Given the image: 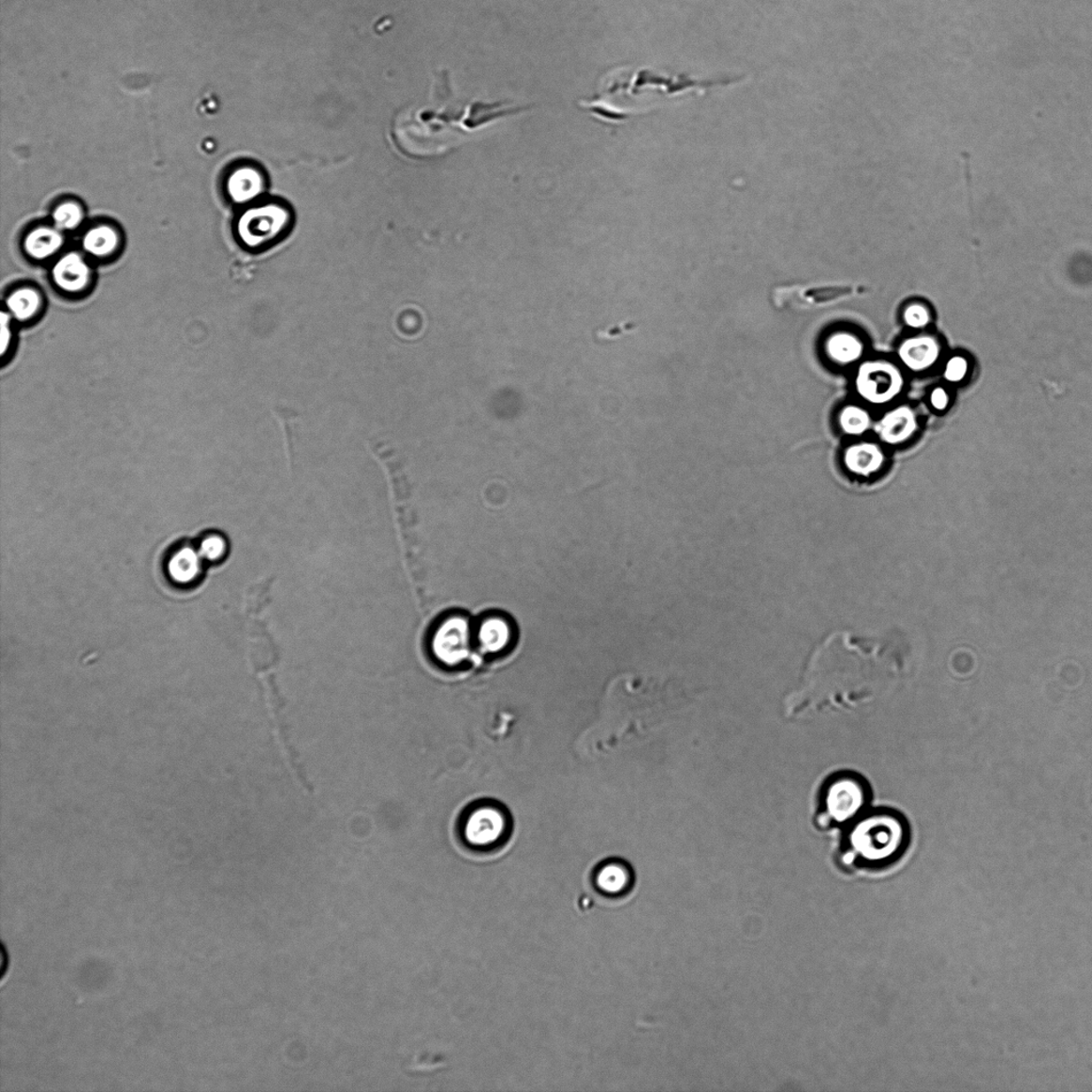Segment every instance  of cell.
<instances>
[{"label":"cell","instance_id":"obj_6","mask_svg":"<svg viewBox=\"0 0 1092 1092\" xmlns=\"http://www.w3.org/2000/svg\"><path fill=\"white\" fill-rule=\"evenodd\" d=\"M858 395L867 404L883 406L894 402L905 389L902 369L887 360H868L858 367Z\"/></svg>","mask_w":1092,"mask_h":1092},{"label":"cell","instance_id":"obj_24","mask_svg":"<svg viewBox=\"0 0 1092 1092\" xmlns=\"http://www.w3.org/2000/svg\"><path fill=\"white\" fill-rule=\"evenodd\" d=\"M968 369H970V363L965 356H952L944 365L943 378L952 384L961 383L967 378Z\"/></svg>","mask_w":1092,"mask_h":1092},{"label":"cell","instance_id":"obj_14","mask_svg":"<svg viewBox=\"0 0 1092 1092\" xmlns=\"http://www.w3.org/2000/svg\"><path fill=\"white\" fill-rule=\"evenodd\" d=\"M883 461L881 450L873 443L852 445L844 453V464L848 470L861 476H868L879 471Z\"/></svg>","mask_w":1092,"mask_h":1092},{"label":"cell","instance_id":"obj_17","mask_svg":"<svg viewBox=\"0 0 1092 1092\" xmlns=\"http://www.w3.org/2000/svg\"><path fill=\"white\" fill-rule=\"evenodd\" d=\"M64 238L59 229L51 228H37L26 237L24 247L29 257L35 259H46L63 247Z\"/></svg>","mask_w":1092,"mask_h":1092},{"label":"cell","instance_id":"obj_8","mask_svg":"<svg viewBox=\"0 0 1092 1092\" xmlns=\"http://www.w3.org/2000/svg\"><path fill=\"white\" fill-rule=\"evenodd\" d=\"M517 640L518 627L509 613L490 611L475 619L476 652L482 657H503Z\"/></svg>","mask_w":1092,"mask_h":1092},{"label":"cell","instance_id":"obj_21","mask_svg":"<svg viewBox=\"0 0 1092 1092\" xmlns=\"http://www.w3.org/2000/svg\"><path fill=\"white\" fill-rule=\"evenodd\" d=\"M52 219L57 229L71 230L80 227L83 219V214L80 205L73 202H66L57 207L56 211L52 214Z\"/></svg>","mask_w":1092,"mask_h":1092},{"label":"cell","instance_id":"obj_26","mask_svg":"<svg viewBox=\"0 0 1092 1092\" xmlns=\"http://www.w3.org/2000/svg\"><path fill=\"white\" fill-rule=\"evenodd\" d=\"M0 328H2L0 337H2V355L4 356L11 341L10 314H7V312L2 313Z\"/></svg>","mask_w":1092,"mask_h":1092},{"label":"cell","instance_id":"obj_2","mask_svg":"<svg viewBox=\"0 0 1092 1092\" xmlns=\"http://www.w3.org/2000/svg\"><path fill=\"white\" fill-rule=\"evenodd\" d=\"M428 650L438 666L463 667L476 652L475 619L464 611L444 612L430 627Z\"/></svg>","mask_w":1092,"mask_h":1092},{"label":"cell","instance_id":"obj_1","mask_svg":"<svg viewBox=\"0 0 1092 1092\" xmlns=\"http://www.w3.org/2000/svg\"><path fill=\"white\" fill-rule=\"evenodd\" d=\"M870 658L843 640L828 642L812 659L805 684L793 700L798 711L863 701L874 686ZM794 707V710L796 709Z\"/></svg>","mask_w":1092,"mask_h":1092},{"label":"cell","instance_id":"obj_22","mask_svg":"<svg viewBox=\"0 0 1092 1092\" xmlns=\"http://www.w3.org/2000/svg\"><path fill=\"white\" fill-rule=\"evenodd\" d=\"M229 550V544L225 537L213 534L204 538L201 545H199V555L207 561H220L226 557Z\"/></svg>","mask_w":1092,"mask_h":1092},{"label":"cell","instance_id":"obj_18","mask_svg":"<svg viewBox=\"0 0 1092 1092\" xmlns=\"http://www.w3.org/2000/svg\"><path fill=\"white\" fill-rule=\"evenodd\" d=\"M118 243L117 232L111 227L101 226L88 230L83 237L82 247L91 256L102 258L111 255Z\"/></svg>","mask_w":1092,"mask_h":1092},{"label":"cell","instance_id":"obj_4","mask_svg":"<svg viewBox=\"0 0 1092 1092\" xmlns=\"http://www.w3.org/2000/svg\"><path fill=\"white\" fill-rule=\"evenodd\" d=\"M292 217L286 206L265 203L245 211L237 222V235L245 248L266 251L286 238L291 229Z\"/></svg>","mask_w":1092,"mask_h":1092},{"label":"cell","instance_id":"obj_13","mask_svg":"<svg viewBox=\"0 0 1092 1092\" xmlns=\"http://www.w3.org/2000/svg\"><path fill=\"white\" fill-rule=\"evenodd\" d=\"M52 279L61 289L77 292L87 287L90 268L81 256L70 253L53 266Z\"/></svg>","mask_w":1092,"mask_h":1092},{"label":"cell","instance_id":"obj_23","mask_svg":"<svg viewBox=\"0 0 1092 1092\" xmlns=\"http://www.w3.org/2000/svg\"><path fill=\"white\" fill-rule=\"evenodd\" d=\"M903 320L905 325L910 329H925L932 322V313H930L927 305L913 303L905 307Z\"/></svg>","mask_w":1092,"mask_h":1092},{"label":"cell","instance_id":"obj_7","mask_svg":"<svg viewBox=\"0 0 1092 1092\" xmlns=\"http://www.w3.org/2000/svg\"><path fill=\"white\" fill-rule=\"evenodd\" d=\"M867 797L866 784L859 776L850 774L834 776L824 795L826 819L844 824L856 819L863 812Z\"/></svg>","mask_w":1092,"mask_h":1092},{"label":"cell","instance_id":"obj_19","mask_svg":"<svg viewBox=\"0 0 1092 1092\" xmlns=\"http://www.w3.org/2000/svg\"><path fill=\"white\" fill-rule=\"evenodd\" d=\"M41 306L40 295L33 288L15 290L7 299V307L15 319L25 321L33 318Z\"/></svg>","mask_w":1092,"mask_h":1092},{"label":"cell","instance_id":"obj_11","mask_svg":"<svg viewBox=\"0 0 1092 1092\" xmlns=\"http://www.w3.org/2000/svg\"><path fill=\"white\" fill-rule=\"evenodd\" d=\"M633 872L622 861H607L597 868L595 884L602 894L611 897L622 896L632 889Z\"/></svg>","mask_w":1092,"mask_h":1092},{"label":"cell","instance_id":"obj_20","mask_svg":"<svg viewBox=\"0 0 1092 1092\" xmlns=\"http://www.w3.org/2000/svg\"><path fill=\"white\" fill-rule=\"evenodd\" d=\"M871 415L863 406H845L838 414V425L846 435H863L871 427Z\"/></svg>","mask_w":1092,"mask_h":1092},{"label":"cell","instance_id":"obj_10","mask_svg":"<svg viewBox=\"0 0 1092 1092\" xmlns=\"http://www.w3.org/2000/svg\"><path fill=\"white\" fill-rule=\"evenodd\" d=\"M917 429V414L907 405L896 406L884 414L877 425V433L881 440L889 444H899L908 440Z\"/></svg>","mask_w":1092,"mask_h":1092},{"label":"cell","instance_id":"obj_16","mask_svg":"<svg viewBox=\"0 0 1092 1092\" xmlns=\"http://www.w3.org/2000/svg\"><path fill=\"white\" fill-rule=\"evenodd\" d=\"M201 555L191 548L175 551L168 563L170 578L179 583H190L201 571Z\"/></svg>","mask_w":1092,"mask_h":1092},{"label":"cell","instance_id":"obj_5","mask_svg":"<svg viewBox=\"0 0 1092 1092\" xmlns=\"http://www.w3.org/2000/svg\"><path fill=\"white\" fill-rule=\"evenodd\" d=\"M509 833V818L503 807L480 803L468 810L463 819L464 841L476 850H491L505 842Z\"/></svg>","mask_w":1092,"mask_h":1092},{"label":"cell","instance_id":"obj_15","mask_svg":"<svg viewBox=\"0 0 1092 1092\" xmlns=\"http://www.w3.org/2000/svg\"><path fill=\"white\" fill-rule=\"evenodd\" d=\"M227 188L234 202L243 204L261 194L264 181L256 169L244 167L238 169L229 176Z\"/></svg>","mask_w":1092,"mask_h":1092},{"label":"cell","instance_id":"obj_12","mask_svg":"<svg viewBox=\"0 0 1092 1092\" xmlns=\"http://www.w3.org/2000/svg\"><path fill=\"white\" fill-rule=\"evenodd\" d=\"M825 353L832 362L849 366L863 359L865 346L863 340L850 331H836L825 341Z\"/></svg>","mask_w":1092,"mask_h":1092},{"label":"cell","instance_id":"obj_3","mask_svg":"<svg viewBox=\"0 0 1092 1092\" xmlns=\"http://www.w3.org/2000/svg\"><path fill=\"white\" fill-rule=\"evenodd\" d=\"M906 841L904 820L897 814L877 811L858 821L849 836L853 851L865 861H882L895 855Z\"/></svg>","mask_w":1092,"mask_h":1092},{"label":"cell","instance_id":"obj_25","mask_svg":"<svg viewBox=\"0 0 1092 1092\" xmlns=\"http://www.w3.org/2000/svg\"><path fill=\"white\" fill-rule=\"evenodd\" d=\"M929 403L936 411L947 410L951 403L949 391L943 387H936L930 393Z\"/></svg>","mask_w":1092,"mask_h":1092},{"label":"cell","instance_id":"obj_9","mask_svg":"<svg viewBox=\"0 0 1092 1092\" xmlns=\"http://www.w3.org/2000/svg\"><path fill=\"white\" fill-rule=\"evenodd\" d=\"M941 344L930 334L907 337L897 348L901 363L912 373H922L934 367L941 356Z\"/></svg>","mask_w":1092,"mask_h":1092}]
</instances>
